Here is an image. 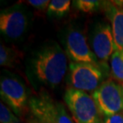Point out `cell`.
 <instances>
[{"mask_svg":"<svg viewBox=\"0 0 123 123\" xmlns=\"http://www.w3.org/2000/svg\"><path fill=\"white\" fill-rule=\"evenodd\" d=\"M2 101L17 116H23L29 107L28 90L24 81L18 74L3 70L0 77Z\"/></svg>","mask_w":123,"mask_h":123,"instance_id":"2","label":"cell"},{"mask_svg":"<svg viewBox=\"0 0 123 123\" xmlns=\"http://www.w3.org/2000/svg\"><path fill=\"white\" fill-rule=\"evenodd\" d=\"M62 43L64 50L71 62L90 63L102 68L82 30L75 26L66 28L63 34Z\"/></svg>","mask_w":123,"mask_h":123,"instance_id":"8","label":"cell"},{"mask_svg":"<svg viewBox=\"0 0 123 123\" xmlns=\"http://www.w3.org/2000/svg\"><path fill=\"white\" fill-rule=\"evenodd\" d=\"M31 12L23 4H14L1 11L0 32L7 43H16L25 36L31 23Z\"/></svg>","mask_w":123,"mask_h":123,"instance_id":"3","label":"cell"},{"mask_svg":"<svg viewBox=\"0 0 123 123\" xmlns=\"http://www.w3.org/2000/svg\"><path fill=\"white\" fill-rule=\"evenodd\" d=\"M63 100L75 123H102V114L92 95L70 87L65 91Z\"/></svg>","mask_w":123,"mask_h":123,"instance_id":"4","label":"cell"},{"mask_svg":"<svg viewBox=\"0 0 123 123\" xmlns=\"http://www.w3.org/2000/svg\"><path fill=\"white\" fill-rule=\"evenodd\" d=\"M108 74L100 66L90 63L70 62L68 80L71 88L93 93L105 82Z\"/></svg>","mask_w":123,"mask_h":123,"instance_id":"7","label":"cell"},{"mask_svg":"<svg viewBox=\"0 0 123 123\" xmlns=\"http://www.w3.org/2000/svg\"><path fill=\"white\" fill-rule=\"evenodd\" d=\"M102 9L110 22L116 50H123V7L116 6L113 1H103Z\"/></svg>","mask_w":123,"mask_h":123,"instance_id":"10","label":"cell"},{"mask_svg":"<svg viewBox=\"0 0 123 123\" xmlns=\"http://www.w3.org/2000/svg\"><path fill=\"white\" fill-rule=\"evenodd\" d=\"M68 68V57L55 41H47L34 51L26 62V74L34 86L55 89L62 82Z\"/></svg>","mask_w":123,"mask_h":123,"instance_id":"1","label":"cell"},{"mask_svg":"<svg viewBox=\"0 0 123 123\" xmlns=\"http://www.w3.org/2000/svg\"><path fill=\"white\" fill-rule=\"evenodd\" d=\"M71 2L69 0H52L50 2L46 13L49 17L60 18L70 11Z\"/></svg>","mask_w":123,"mask_h":123,"instance_id":"13","label":"cell"},{"mask_svg":"<svg viewBox=\"0 0 123 123\" xmlns=\"http://www.w3.org/2000/svg\"><path fill=\"white\" fill-rule=\"evenodd\" d=\"M0 123H22L20 119L4 102L0 104Z\"/></svg>","mask_w":123,"mask_h":123,"instance_id":"15","label":"cell"},{"mask_svg":"<svg viewBox=\"0 0 123 123\" xmlns=\"http://www.w3.org/2000/svg\"><path fill=\"white\" fill-rule=\"evenodd\" d=\"M19 54L15 49L6 46L3 43L0 45V65L3 67H15L18 62Z\"/></svg>","mask_w":123,"mask_h":123,"instance_id":"12","label":"cell"},{"mask_svg":"<svg viewBox=\"0 0 123 123\" xmlns=\"http://www.w3.org/2000/svg\"><path fill=\"white\" fill-rule=\"evenodd\" d=\"M29 109L34 117L45 123H75L62 103L53 99L46 91L31 96Z\"/></svg>","mask_w":123,"mask_h":123,"instance_id":"5","label":"cell"},{"mask_svg":"<svg viewBox=\"0 0 123 123\" xmlns=\"http://www.w3.org/2000/svg\"><path fill=\"white\" fill-rule=\"evenodd\" d=\"M50 1L49 0H29L27 3L31 5V6L34 7L36 9H38L39 11H45L47 10Z\"/></svg>","mask_w":123,"mask_h":123,"instance_id":"16","label":"cell"},{"mask_svg":"<svg viewBox=\"0 0 123 123\" xmlns=\"http://www.w3.org/2000/svg\"><path fill=\"white\" fill-rule=\"evenodd\" d=\"M110 70L112 79L123 86V50L114 51L110 60Z\"/></svg>","mask_w":123,"mask_h":123,"instance_id":"11","label":"cell"},{"mask_svg":"<svg viewBox=\"0 0 123 123\" xmlns=\"http://www.w3.org/2000/svg\"><path fill=\"white\" fill-rule=\"evenodd\" d=\"M28 123H45V122L40 121V120H38V118H36L35 117H34L33 115H32L28 120Z\"/></svg>","mask_w":123,"mask_h":123,"instance_id":"18","label":"cell"},{"mask_svg":"<svg viewBox=\"0 0 123 123\" xmlns=\"http://www.w3.org/2000/svg\"><path fill=\"white\" fill-rule=\"evenodd\" d=\"M113 2L116 5V6H119V7H123V0H116V1H113Z\"/></svg>","mask_w":123,"mask_h":123,"instance_id":"19","label":"cell"},{"mask_svg":"<svg viewBox=\"0 0 123 123\" xmlns=\"http://www.w3.org/2000/svg\"><path fill=\"white\" fill-rule=\"evenodd\" d=\"M92 96L103 116L123 113V86L112 78L105 80Z\"/></svg>","mask_w":123,"mask_h":123,"instance_id":"9","label":"cell"},{"mask_svg":"<svg viewBox=\"0 0 123 123\" xmlns=\"http://www.w3.org/2000/svg\"><path fill=\"white\" fill-rule=\"evenodd\" d=\"M89 44L102 68L109 74L108 62L116 50L111 26L104 21L95 23L90 32Z\"/></svg>","mask_w":123,"mask_h":123,"instance_id":"6","label":"cell"},{"mask_svg":"<svg viewBox=\"0 0 123 123\" xmlns=\"http://www.w3.org/2000/svg\"><path fill=\"white\" fill-rule=\"evenodd\" d=\"M102 123H123V113L110 116H103Z\"/></svg>","mask_w":123,"mask_h":123,"instance_id":"17","label":"cell"},{"mask_svg":"<svg viewBox=\"0 0 123 123\" xmlns=\"http://www.w3.org/2000/svg\"><path fill=\"white\" fill-rule=\"evenodd\" d=\"M73 4L78 11L84 13L93 14L98 11L102 8L103 1L98 0H76L73 2Z\"/></svg>","mask_w":123,"mask_h":123,"instance_id":"14","label":"cell"}]
</instances>
